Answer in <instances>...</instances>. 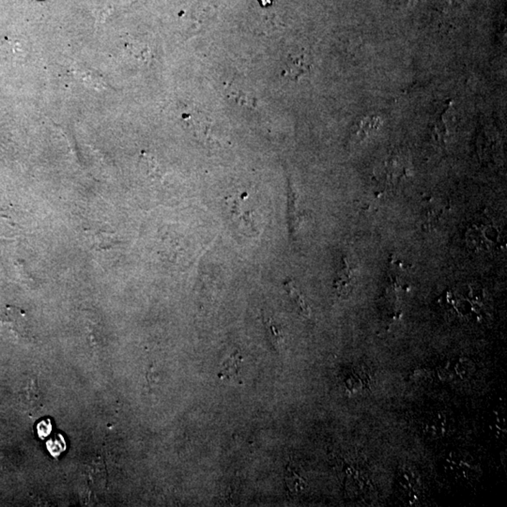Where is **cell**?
I'll return each instance as SVG.
<instances>
[{
	"instance_id": "obj_4",
	"label": "cell",
	"mask_w": 507,
	"mask_h": 507,
	"mask_svg": "<svg viewBox=\"0 0 507 507\" xmlns=\"http://www.w3.org/2000/svg\"><path fill=\"white\" fill-rule=\"evenodd\" d=\"M266 328L268 330V335L270 337V339L273 345L275 346L276 350H281L285 344V340H284L283 335L280 330L278 329V326L273 324L270 317L265 321Z\"/></svg>"
},
{
	"instance_id": "obj_1",
	"label": "cell",
	"mask_w": 507,
	"mask_h": 507,
	"mask_svg": "<svg viewBox=\"0 0 507 507\" xmlns=\"http://www.w3.org/2000/svg\"><path fill=\"white\" fill-rule=\"evenodd\" d=\"M243 362V358L238 352L230 356L229 359L225 361L222 365L221 372L219 373V378L222 380L229 381L237 384H243V381L240 379V363Z\"/></svg>"
},
{
	"instance_id": "obj_3",
	"label": "cell",
	"mask_w": 507,
	"mask_h": 507,
	"mask_svg": "<svg viewBox=\"0 0 507 507\" xmlns=\"http://www.w3.org/2000/svg\"><path fill=\"white\" fill-rule=\"evenodd\" d=\"M285 286L289 295L293 299L294 302H295L297 306H298L300 308V311H301V313L303 314L304 317H309V306H307L306 300H304L303 295H302L301 293H300L298 289H297L295 286H294L293 282H286V283H285Z\"/></svg>"
},
{
	"instance_id": "obj_6",
	"label": "cell",
	"mask_w": 507,
	"mask_h": 507,
	"mask_svg": "<svg viewBox=\"0 0 507 507\" xmlns=\"http://www.w3.org/2000/svg\"><path fill=\"white\" fill-rule=\"evenodd\" d=\"M286 485H288L289 490L293 491V493H301L306 488V482L301 476L297 475L293 471H289L288 475L286 477Z\"/></svg>"
},
{
	"instance_id": "obj_2",
	"label": "cell",
	"mask_w": 507,
	"mask_h": 507,
	"mask_svg": "<svg viewBox=\"0 0 507 507\" xmlns=\"http://www.w3.org/2000/svg\"><path fill=\"white\" fill-rule=\"evenodd\" d=\"M350 273L347 261H346L344 268L340 271L339 276L335 281V289L340 296H347L350 293V285H352L350 283H352V278L348 276Z\"/></svg>"
},
{
	"instance_id": "obj_7",
	"label": "cell",
	"mask_w": 507,
	"mask_h": 507,
	"mask_svg": "<svg viewBox=\"0 0 507 507\" xmlns=\"http://www.w3.org/2000/svg\"><path fill=\"white\" fill-rule=\"evenodd\" d=\"M258 1L260 2L261 6L268 7L275 3V2L278 1V0H258Z\"/></svg>"
},
{
	"instance_id": "obj_5",
	"label": "cell",
	"mask_w": 507,
	"mask_h": 507,
	"mask_svg": "<svg viewBox=\"0 0 507 507\" xmlns=\"http://www.w3.org/2000/svg\"><path fill=\"white\" fill-rule=\"evenodd\" d=\"M308 64L309 63H307L304 56H300L299 58L297 56V58H291V63L288 64L289 73H291L293 71H296L295 73H294L293 76H295L296 78H300V76H303V74H306V71L308 70Z\"/></svg>"
}]
</instances>
